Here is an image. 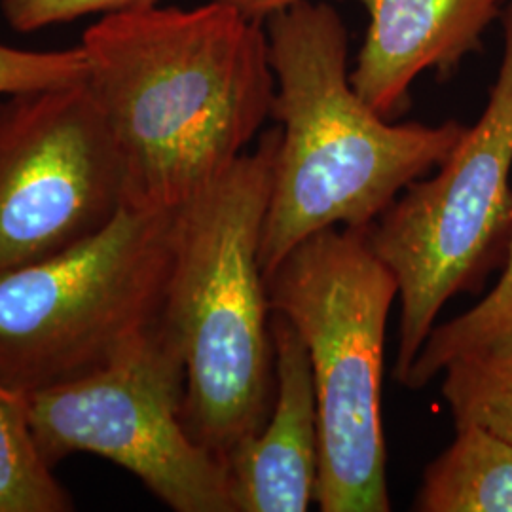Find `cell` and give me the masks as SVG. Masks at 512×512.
<instances>
[{
    "label": "cell",
    "mask_w": 512,
    "mask_h": 512,
    "mask_svg": "<svg viewBox=\"0 0 512 512\" xmlns=\"http://www.w3.org/2000/svg\"><path fill=\"white\" fill-rule=\"evenodd\" d=\"M80 46L129 207L188 202L245 154L272 116L268 35L220 2L105 14Z\"/></svg>",
    "instance_id": "cell-1"
},
{
    "label": "cell",
    "mask_w": 512,
    "mask_h": 512,
    "mask_svg": "<svg viewBox=\"0 0 512 512\" xmlns=\"http://www.w3.org/2000/svg\"><path fill=\"white\" fill-rule=\"evenodd\" d=\"M73 499L42 459L27 399L0 384V512H69Z\"/></svg>",
    "instance_id": "cell-13"
},
{
    "label": "cell",
    "mask_w": 512,
    "mask_h": 512,
    "mask_svg": "<svg viewBox=\"0 0 512 512\" xmlns=\"http://www.w3.org/2000/svg\"><path fill=\"white\" fill-rule=\"evenodd\" d=\"M486 109L439 171L410 184L368 230L399 285L395 380L403 384L440 310L478 291L512 234V0Z\"/></svg>",
    "instance_id": "cell-6"
},
{
    "label": "cell",
    "mask_w": 512,
    "mask_h": 512,
    "mask_svg": "<svg viewBox=\"0 0 512 512\" xmlns=\"http://www.w3.org/2000/svg\"><path fill=\"white\" fill-rule=\"evenodd\" d=\"M281 137L262 228L264 279L327 228H370L404 190L439 169L467 126L389 124L353 90L348 31L327 2L266 19Z\"/></svg>",
    "instance_id": "cell-2"
},
{
    "label": "cell",
    "mask_w": 512,
    "mask_h": 512,
    "mask_svg": "<svg viewBox=\"0 0 512 512\" xmlns=\"http://www.w3.org/2000/svg\"><path fill=\"white\" fill-rule=\"evenodd\" d=\"M370 228H327L266 277L308 357L319 425L315 503L323 512H387L382 380L387 319L399 298Z\"/></svg>",
    "instance_id": "cell-4"
},
{
    "label": "cell",
    "mask_w": 512,
    "mask_h": 512,
    "mask_svg": "<svg viewBox=\"0 0 512 512\" xmlns=\"http://www.w3.org/2000/svg\"><path fill=\"white\" fill-rule=\"evenodd\" d=\"M86 74L88 59L82 46L31 52L0 44V97L84 82Z\"/></svg>",
    "instance_id": "cell-15"
},
{
    "label": "cell",
    "mask_w": 512,
    "mask_h": 512,
    "mask_svg": "<svg viewBox=\"0 0 512 512\" xmlns=\"http://www.w3.org/2000/svg\"><path fill=\"white\" fill-rule=\"evenodd\" d=\"M442 374L456 427L478 425L512 444V357H461Z\"/></svg>",
    "instance_id": "cell-14"
},
{
    "label": "cell",
    "mask_w": 512,
    "mask_h": 512,
    "mask_svg": "<svg viewBox=\"0 0 512 512\" xmlns=\"http://www.w3.org/2000/svg\"><path fill=\"white\" fill-rule=\"evenodd\" d=\"M177 211L122 205L90 238L0 274V384L25 399L71 384L160 327Z\"/></svg>",
    "instance_id": "cell-5"
},
{
    "label": "cell",
    "mask_w": 512,
    "mask_h": 512,
    "mask_svg": "<svg viewBox=\"0 0 512 512\" xmlns=\"http://www.w3.org/2000/svg\"><path fill=\"white\" fill-rule=\"evenodd\" d=\"M274 403L266 423L226 458L236 512H304L317 494L319 425L310 357L291 321L272 311Z\"/></svg>",
    "instance_id": "cell-9"
},
{
    "label": "cell",
    "mask_w": 512,
    "mask_h": 512,
    "mask_svg": "<svg viewBox=\"0 0 512 512\" xmlns=\"http://www.w3.org/2000/svg\"><path fill=\"white\" fill-rule=\"evenodd\" d=\"M461 357H512V234L494 289L471 310L433 327L403 385L421 389Z\"/></svg>",
    "instance_id": "cell-12"
},
{
    "label": "cell",
    "mask_w": 512,
    "mask_h": 512,
    "mask_svg": "<svg viewBox=\"0 0 512 512\" xmlns=\"http://www.w3.org/2000/svg\"><path fill=\"white\" fill-rule=\"evenodd\" d=\"M122 205L120 165L86 80L0 97V274L90 238Z\"/></svg>",
    "instance_id": "cell-8"
},
{
    "label": "cell",
    "mask_w": 512,
    "mask_h": 512,
    "mask_svg": "<svg viewBox=\"0 0 512 512\" xmlns=\"http://www.w3.org/2000/svg\"><path fill=\"white\" fill-rule=\"evenodd\" d=\"M220 2L224 6L234 8L241 16L253 21H266L270 16H274L275 12H281L285 8H291L298 2L304 0H213Z\"/></svg>",
    "instance_id": "cell-17"
},
{
    "label": "cell",
    "mask_w": 512,
    "mask_h": 512,
    "mask_svg": "<svg viewBox=\"0 0 512 512\" xmlns=\"http://www.w3.org/2000/svg\"><path fill=\"white\" fill-rule=\"evenodd\" d=\"M279 137V126L268 129L177 211L162 321L183 353L184 427L224 463L262 429L274 403L260 241Z\"/></svg>",
    "instance_id": "cell-3"
},
{
    "label": "cell",
    "mask_w": 512,
    "mask_h": 512,
    "mask_svg": "<svg viewBox=\"0 0 512 512\" xmlns=\"http://www.w3.org/2000/svg\"><path fill=\"white\" fill-rule=\"evenodd\" d=\"M158 0H2V14L19 33L65 23L88 14H114L156 6Z\"/></svg>",
    "instance_id": "cell-16"
},
{
    "label": "cell",
    "mask_w": 512,
    "mask_h": 512,
    "mask_svg": "<svg viewBox=\"0 0 512 512\" xmlns=\"http://www.w3.org/2000/svg\"><path fill=\"white\" fill-rule=\"evenodd\" d=\"M414 509L512 512V444L478 425L456 427V439L425 469Z\"/></svg>",
    "instance_id": "cell-11"
},
{
    "label": "cell",
    "mask_w": 512,
    "mask_h": 512,
    "mask_svg": "<svg viewBox=\"0 0 512 512\" xmlns=\"http://www.w3.org/2000/svg\"><path fill=\"white\" fill-rule=\"evenodd\" d=\"M365 40L349 82L384 118L399 114L423 71L450 76L482 46L505 0H363Z\"/></svg>",
    "instance_id": "cell-10"
},
{
    "label": "cell",
    "mask_w": 512,
    "mask_h": 512,
    "mask_svg": "<svg viewBox=\"0 0 512 512\" xmlns=\"http://www.w3.org/2000/svg\"><path fill=\"white\" fill-rule=\"evenodd\" d=\"M186 370L164 321L105 370L27 397L42 459L95 454L137 476L175 512H236L226 463L183 421Z\"/></svg>",
    "instance_id": "cell-7"
}]
</instances>
